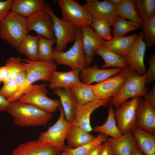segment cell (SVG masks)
Listing matches in <instances>:
<instances>
[{"label": "cell", "instance_id": "681fc988", "mask_svg": "<svg viewBox=\"0 0 155 155\" xmlns=\"http://www.w3.org/2000/svg\"><path fill=\"white\" fill-rule=\"evenodd\" d=\"M109 1L117 8L121 4L123 0H109Z\"/></svg>", "mask_w": 155, "mask_h": 155}, {"label": "cell", "instance_id": "52a82bcc", "mask_svg": "<svg viewBox=\"0 0 155 155\" xmlns=\"http://www.w3.org/2000/svg\"><path fill=\"white\" fill-rule=\"evenodd\" d=\"M42 9L49 14L53 22L54 32L56 41L54 49L58 52H63L68 43L75 40L78 27L57 17L48 4L45 3Z\"/></svg>", "mask_w": 155, "mask_h": 155}, {"label": "cell", "instance_id": "7bdbcfd3", "mask_svg": "<svg viewBox=\"0 0 155 155\" xmlns=\"http://www.w3.org/2000/svg\"><path fill=\"white\" fill-rule=\"evenodd\" d=\"M99 155H115L113 147L108 141H105L102 144Z\"/></svg>", "mask_w": 155, "mask_h": 155}, {"label": "cell", "instance_id": "9a60e30c", "mask_svg": "<svg viewBox=\"0 0 155 155\" xmlns=\"http://www.w3.org/2000/svg\"><path fill=\"white\" fill-rule=\"evenodd\" d=\"M125 81L124 78L118 73L92 85L93 90L97 99L112 98L119 91Z\"/></svg>", "mask_w": 155, "mask_h": 155}, {"label": "cell", "instance_id": "484cf974", "mask_svg": "<svg viewBox=\"0 0 155 155\" xmlns=\"http://www.w3.org/2000/svg\"><path fill=\"white\" fill-rule=\"evenodd\" d=\"M132 132L136 141V146L143 154L145 155H155V135L138 127Z\"/></svg>", "mask_w": 155, "mask_h": 155}, {"label": "cell", "instance_id": "2e32d148", "mask_svg": "<svg viewBox=\"0 0 155 155\" xmlns=\"http://www.w3.org/2000/svg\"><path fill=\"white\" fill-rule=\"evenodd\" d=\"M82 43L87 65H90L93 60L97 50L105 41L94 32L90 25L81 27Z\"/></svg>", "mask_w": 155, "mask_h": 155}, {"label": "cell", "instance_id": "7a4b0ae2", "mask_svg": "<svg viewBox=\"0 0 155 155\" xmlns=\"http://www.w3.org/2000/svg\"><path fill=\"white\" fill-rule=\"evenodd\" d=\"M125 79L122 86L110 100V104L116 107L130 98L143 97L148 92L146 75H140L129 67L122 69L119 73Z\"/></svg>", "mask_w": 155, "mask_h": 155}, {"label": "cell", "instance_id": "6da1fadb", "mask_svg": "<svg viewBox=\"0 0 155 155\" xmlns=\"http://www.w3.org/2000/svg\"><path fill=\"white\" fill-rule=\"evenodd\" d=\"M6 111L20 127L44 126L51 119L52 114L29 104L17 100L10 102Z\"/></svg>", "mask_w": 155, "mask_h": 155}, {"label": "cell", "instance_id": "1f68e13d", "mask_svg": "<svg viewBox=\"0 0 155 155\" xmlns=\"http://www.w3.org/2000/svg\"><path fill=\"white\" fill-rule=\"evenodd\" d=\"M116 9L119 17L124 19H128L141 26L143 21L137 13L133 0H123Z\"/></svg>", "mask_w": 155, "mask_h": 155}, {"label": "cell", "instance_id": "d6a6232c", "mask_svg": "<svg viewBox=\"0 0 155 155\" xmlns=\"http://www.w3.org/2000/svg\"><path fill=\"white\" fill-rule=\"evenodd\" d=\"M113 38H117L124 36L126 34L131 31L138 29L139 25L131 21H128L120 17L113 22Z\"/></svg>", "mask_w": 155, "mask_h": 155}, {"label": "cell", "instance_id": "603a6c76", "mask_svg": "<svg viewBox=\"0 0 155 155\" xmlns=\"http://www.w3.org/2000/svg\"><path fill=\"white\" fill-rule=\"evenodd\" d=\"M107 140L112 146L115 155H131L136 144L132 132L123 134L121 136L117 138H108Z\"/></svg>", "mask_w": 155, "mask_h": 155}, {"label": "cell", "instance_id": "30bf717a", "mask_svg": "<svg viewBox=\"0 0 155 155\" xmlns=\"http://www.w3.org/2000/svg\"><path fill=\"white\" fill-rule=\"evenodd\" d=\"M61 9L62 20L77 27L90 25L92 17L83 6L74 0L57 1Z\"/></svg>", "mask_w": 155, "mask_h": 155}, {"label": "cell", "instance_id": "5b68a950", "mask_svg": "<svg viewBox=\"0 0 155 155\" xmlns=\"http://www.w3.org/2000/svg\"><path fill=\"white\" fill-rule=\"evenodd\" d=\"M52 58L57 65H66L72 70L81 71L87 66L82 45L81 27L78 28L76 38L72 47L65 52H59L53 49Z\"/></svg>", "mask_w": 155, "mask_h": 155}, {"label": "cell", "instance_id": "3957f363", "mask_svg": "<svg viewBox=\"0 0 155 155\" xmlns=\"http://www.w3.org/2000/svg\"><path fill=\"white\" fill-rule=\"evenodd\" d=\"M22 61L25 62L23 63L26 67V81L21 90L7 99L9 103L18 100L33 83L39 80L49 82L57 67L53 61H33L25 59Z\"/></svg>", "mask_w": 155, "mask_h": 155}, {"label": "cell", "instance_id": "f1b7e54d", "mask_svg": "<svg viewBox=\"0 0 155 155\" xmlns=\"http://www.w3.org/2000/svg\"><path fill=\"white\" fill-rule=\"evenodd\" d=\"M70 88L76 99L77 110L82 105L97 99L94 93L92 85L84 84L80 82Z\"/></svg>", "mask_w": 155, "mask_h": 155}, {"label": "cell", "instance_id": "4dcf8cb0", "mask_svg": "<svg viewBox=\"0 0 155 155\" xmlns=\"http://www.w3.org/2000/svg\"><path fill=\"white\" fill-rule=\"evenodd\" d=\"M108 138L107 135L99 133L92 142L75 148L65 145L60 155H86L95 146L106 141Z\"/></svg>", "mask_w": 155, "mask_h": 155}, {"label": "cell", "instance_id": "4316f807", "mask_svg": "<svg viewBox=\"0 0 155 155\" xmlns=\"http://www.w3.org/2000/svg\"><path fill=\"white\" fill-rule=\"evenodd\" d=\"M95 54L100 56L104 61L101 68L113 67L123 69L129 67L124 57L102 46L97 50Z\"/></svg>", "mask_w": 155, "mask_h": 155}, {"label": "cell", "instance_id": "7c38bea8", "mask_svg": "<svg viewBox=\"0 0 155 155\" xmlns=\"http://www.w3.org/2000/svg\"><path fill=\"white\" fill-rule=\"evenodd\" d=\"M142 32L138 35L133 45L124 57L129 67L140 75L145 74L146 69L144 64V58L146 48Z\"/></svg>", "mask_w": 155, "mask_h": 155}, {"label": "cell", "instance_id": "74e56055", "mask_svg": "<svg viewBox=\"0 0 155 155\" xmlns=\"http://www.w3.org/2000/svg\"><path fill=\"white\" fill-rule=\"evenodd\" d=\"M21 58L11 57L6 61L5 65L8 69V74L6 80L15 79L20 73L26 71Z\"/></svg>", "mask_w": 155, "mask_h": 155}, {"label": "cell", "instance_id": "f6af8a7d", "mask_svg": "<svg viewBox=\"0 0 155 155\" xmlns=\"http://www.w3.org/2000/svg\"><path fill=\"white\" fill-rule=\"evenodd\" d=\"M9 104L10 103L3 96L0 90V111H6Z\"/></svg>", "mask_w": 155, "mask_h": 155}, {"label": "cell", "instance_id": "44dd1931", "mask_svg": "<svg viewBox=\"0 0 155 155\" xmlns=\"http://www.w3.org/2000/svg\"><path fill=\"white\" fill-rule=\"evenodd\" d=\"M80 71L79 69L67 72L55 71L49 81V87L54 90L70 88L74 84L81 82L79 76Z\"/></svg>", "mask_w": 155, "mask_h": 155}, {"label": "cell", "instance_id": "ab89813d", "mask_svg": "<svg viewBox=\"0 0 155 155\" xmlns=\"http://www.w3.org/2000/svg\"><path fill=\"white\" fill-rule=\"evenodd\" d=\"M149 65V68L146 71V84L149 85L152 83L155 80V54L151 55L148 63Z\"/></svg>", "mask_w": 155, "mask_h": 155}, {"label": "cell", "instance_id": "f35d334b", "mask_svg": "<svg viewBox=\"0 0 155 155\" xmlns=\"http://www.w3.org/2000/svg\"><path fill=\"white\" fill-rule=\"evenodd\" d=\"M0 90L3 96L6 99L12 96L18 90V86L15 79L5 81Z\"/></svg>", "mask_w": 155, "mask_h": 155}, {"label": "cell", "instance_id": "ac0fdd59", "mask_svg": "<svg viewBox=\"0 0 155 155\" xmlns=\"http://www.w3.org/2000/svg\"><path fill=\"white\" fill-rule=\"evenodd\" d=\"M155 108L142 100L136 110L137 127L148 133L155 134Z\"/></svg>", "mask_w": 155, "mask_h": 155}, {"label": "cell", "instance_id": "c3c4849f", "mask_svg": "<svg viewBox=\"0 0 155 155\" xmlns=\"http://www.w3.org/2000/svg\"><path fill=\"white\" fill-rule=\"evenodd\" d=\"M131 155H144V154L136 145L133 148Z\"/></svg>", "mask_w": 155, "mask_h": 155}, {"label": "cell", "instance_id": "8fae6325", "mask_svg": "<svg viewBox=\"0 0 155 155\" xmlns=\"http://www.w3.org/2000/svg\"><path fill=\"white\" fill-rule=\"evenodd\" d=\"M26 18L27 33L31 30L45 38L55 39L53 21L49 14L43 9L39 10Z\"/></svg>", "mask_w": 155, "mask_h": 155}, {"label": "cell", "instance_id": "7dc6e473", "mask_svg": "<svg viewBox=\"0 0 155 155\" xmlns=\"http://www.w3.org/2000/svg\"><path fill=\"white\" fill-rule=\"evenodd\" d=\"M102 145V144L97 145L93 148L86 155H99Z\"/></svg>", "mask_w": 155, "mask_h": 155}, {"label": "cell", "instance_id": "4fadbf2b", "mask_svg": "<svg viewBox=\"0 0 155 155\" xmlns=\"http://www.w3.org/2000/svg\"><path fill=\"white\" fill-rule=\"evenodd\" d=\"M83 5L92 18L105 20L112 25L119 17L116 8L109 0H86Z\"/></svg>", "mask_w": 155, "mask_h": 155}, {"label": "cell", "instance_id": "e575fe53", "mask_svg": "<svg viewBox=\"0 0 155 155\" xmlns=\"http://www.w3.org/2000/svg\"><path fill=\"white\" fill-rule=\"evenodd\" d=\"M56 42L55 39H48L39 36L38 48L39 61H53L52 47Z\"/></svg>", "mask_w": 155, "mask_h": 155}, {"label": "cell", "instance_id": "9c48e42d", "mask_svg": "<svg viewBox=\"0 0 155 155\" xmlns=\"http://www.w3.org/2000/svg\"><path fill=\"white\" fill-rule=\"evenodd\" d=\"M58 108L60 113L58 120L46 131L41 133L38 139L56 148L61 152L65 145L67 133L72 123L65 119L62 107L60 106Z\"/></svg>", "mask_w": 155, "mask_h": 155}, {"label": "cell", "instance_id": "d590c367", "mask_svg": "<svg viewBox=\"0 0 155 155\" xmlns=\"http://www.w3.org/2000/svg\"><path fill=\"white\" fill-rule=\"evenodd\" d=\"M112 24L108 20L102 19L92 18L90 26L95 32L105 41L112 38L111 33Z\"/></svg>", "mask_w": 155, "mask_h": 155}, {"label": "cell", "instance_id": "bcb514c9", "mask_svg": "<svg viewBox=\"0 0 155 155\" xmlns=\"http://www.w3.org/2000/svg\"><path fill=\"white\" fill-rule=\"evenodd\" d=\"M8 74V71L7 66L6 65L0 66V84L6 81Z\"/></svg>", "mask_w": 155, "mask_h": 155}, {"label": "cell", "instance_id": "ba28073f", "mask_svg": "<svg viewBox=\"0 0 155 155\" xmlns=\"http://www.w3.org/2000/svg\"><path fill=\"white\" fill-rule=\"evenodd\" d=\"M142 100L141 97H134L115 107L114 113L116 122L123 134L132 132L137 127L136 110Z\"/></svg>", "mask_w": 155, "mask_h": 155}, {"label": "cell", "instance_id": "7402d4cb", "mask_svg": "<svg viewBox=\"0 0 155 155\" xmlns=\"http://www.w3.org/2000/svg\"><path fill=\"white\" fill-rule=\"evenodd\" d=\"M137 36L133 34L127 36L112 38L105 41L102 46L124 57L133 45Z\"/></svg>", "mask_w": 155, "mask_h": 155}, {"label": "cell", "instance_id": "60d3db41", "mask_svg": "<svg viewBox=\"0 0 155 155\" xmlns=\"http://www.w3.org/2000/svg\"><path fill=\"white\" fill-rule=\"evenodd\" d=\"M13 1L0 0V21L4 19L11 11Z\"/></svg>", "mask_w": 155, "mask_h": 155}, {"label": "cell", "instance_id": "e0dca14e", "mask_svg": "<svg viewBox=\"0 0 155 155\" xmlns=\"http://www.w3.org/2000/svg\"><path fill=\"white\" fill-rule=\"evenodd\" d=\"M58 152L56 148L38 139L20 144L10 155H55Z\"/></svg>", "mask_w": 155, "mask_h": 155}, {"label": "cell", "instance_id": "836d02e7", "mask_svg": "<svg viewBox=\"0 0 155 155\" xmlns=\"http://www.w3.org/2000/svg\"><path fill=\"white\" fill-rule=\"evenodd\" d=\"M137 13L143 21L155 16V0H133Z\"/></svg>", "mask_w": 155, "mask_h": 155}, {"label": "cell", "instance_id": "277c9868", "mask_svg": "<svg viewBox=\"0 0 155 155\" xmlns=\"http://www.w3.org/2000/svg\"><path fill=\"white\" fill-rule=\"evenodd\" d=\"M27 34L26 18L13 11L0 21V39L16 49Z\"/></svg>", "mask_w": 155, "mask_h": 155}, {"label": "cell", "instance_id": "d6986e66", "mask_svg": "<svg viewBox=\"0 0 155 155\" xmlns=\"http://www.w3.org/2000/svg\"><path fill=\"white\" fill-rule=\"evenodd\" d=\"M122 69L118 68L100 69L98 65L95 64L92 67L87 66L82 70L80 79L81 82L85 84L91 85L95 82L98 83L119 73Z\"/></svg>", "mask_w": 155, "mask_h": 155}, {"label": "cell", "instance_id": "f546056e", "mask_svg": "<svg viewBox=\"0 0 155 155\" xmlns=\"http://www.w3.org/2000/svg\"><path fill=\"white\" fill-rule=\"evenodd\" d=\"M108 115L106 122L102 125L94 127V131L104 134L111 137L117 138L123 135L116 124L115 116L114 110L111 104L108 108Z\"/></svg>", "mask_w": 155, "mask_h": 155}, {"label": "cell", "instance_id": "5bb4252c", "mask_svg": "<svg viewBox=\"0 0 155 155\" xmlns=\"http://www.w3.org/2000/svg\"><path fill=\"white\" fill-rule=\"evenodd\" d=\"M111 98L106 100L96 99L86 104L77 110L71 125L80 127L90 132L93 130L90 123V117L96 109L105 106L110 102Z\"/></svg>", "mask_w": 155, "mask_h": 155}, {"label": "cell", "instance_id": "83f0119b", "mask_svg": "<svg viewBox=\"0 0 155 155\" xmlns=\"http://www.w3.org/2000/svg\"><path fill=\"white\" fill-rule=\"evenodd\" d=\"M39 36H33L27 34L22 40L17 50L27 57V59L38 61V48Z\"/></svg>", "mask_w": 155, "mask_h": 155}, {"label": "cell", "instance_id": "d4e9b609", "mask_svg": "<svg viewBox=\"0 0 155 155\" xmlns=\"http://www.w3.org/2000/svg\"><path fill=\"white\" fill-rule=\"evenodd\" d=\"M44 3L43 0H13L11 11L27 18L42 9Z\"/></svg>", "mask_w": 155, "mask_h": 155}, {"label": "cell", "instance_id": "b9f144b4", "mask_svg": "<svg viewBox=\"0 0 155 155\" xmlns=\"http://www.w3.org/2000/svg\"><path fill=\"white\" fill-rule=\"evenodd\" d=\"M145 100L155 108V85L154 84L152 88L147 92L144 96Z\"/></svg>", "mask_w": 155, "mask_h": 155}, {"label": "cell", "instance_id": "ee69618b", "mask_svg": "<svg viewBox=\"0 0 155 155\" xmlns=\"http://www.w3.org/2000/svg\"><path fill=\"white\" fill-rule=\"evenodd\" d=\"M15 79L18 86V91L22 88L26 84L27 79L26 71L19 74Z\"/></svg>", "mask_w": 155, "mask_h": 155}, {"label": "cell", "instance_id": "cb8c5ba5", "mask_svg": "<svg viewBox=\"0 0 155 155\" xmlns=\"http://www.w3.org/2000/svg\"><path fill=\"white\" fill-rule=\"evenodd\" d=\"M96 137L82 128L71 125L67 133L65 140L68 146L74 148L92 142Z\"/></svg>", "mask_w": 155, "mask_h": 155}, {"label": "cell", "instance_id": "8992f818", "mask_svg": "<svg viewBox=\"0 0 155 155\" xmlns=\"http://www.w3.org/2000/svg\"><path fill=\"white\" fill-rule=\"evenodd\" d=\"M46 87V83L32 84L18 100L34 105L47 112L54 113L60 106V101L48 97Z\"/></svg>", "mask_w": 155, "mask_h": 155}, {"label": "cell", "instance_id": "f907efd6", "mask_svg": "<svg viewBox=\"0 0 155 155\" xmlns=\"http://www.w3.org/2000/svg\"><path fill=\"white\" fill-rule=\"evenodd\" d=\"M61 153L59 152H57L55 155H60V154Z\"/></svg>", "mask_w": 155, "mask_h": 155}, {"label": "cell", "instance_id": "8d00e7d4", "mask_svg": "<svg viewBox=\"0 0 155 155\" xmlns=\"http://www.w3.org/2000/svg\"><path fill=\"white\" fill-rule=\"evenodd\" d=\"M141 26L146 47H152L155 44V16L148 20L143 21Z\"/></svg>", "mask_w": 155, "mask_h": 155}, {"label": "cell", "instance_id": "ffe728a7", "mask_svg": "<svg viewBox=\"0 0 155 155\" xmlns=\"http://www.w3.org/2000/svg\"><path fill=\"white\" fill-rule=\"evenodd\" d=\"M53 93L60 98L65 119L72 123L75 117L77 103L76 98L70 88H57L54 90Z\"/></svg>", "mask_w": 155, "mask_h": 155}]
</instances>
